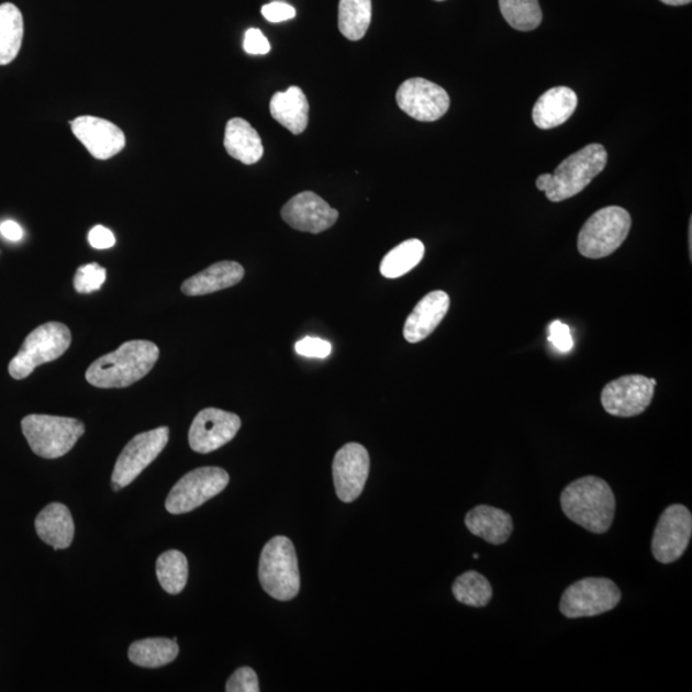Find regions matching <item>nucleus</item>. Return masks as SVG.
<instances>
[{
  "mask_svg": "<svg viewBox=\"0 0 692 692\" xmlns=\"http://www.w3.org/2000/svg\"><path fill=\"white\" fill-rule=\"evenodd\" d=\"M159 348L149 341H131L92 364L85 379L99 389L129 388L144 379L159 359Z\"/></svg>",
  "mask_w": 692,
  "mask_h": 692,
  "instance_id": "nucleus-1",
  "label": "nucleus"
},
{
  "mask_svg": "<svg viewBox=\"0 0 692 692\" xmlns=\"http://www.w3.org/2000/svg\"><path fill=\"white\" fill-rule=\"evenodd\" d=\"M560 505L567 518L592 534H605L615 514V496L610 483L588 476L568 484Z\"/></svg>",
  "mask_w": 692,
  "mask_h": 692,
  "instance_id": "nucleus-2",
  "label": "nucleus"
},
{
  "mask_svg": "<svg viewBox=\"0 0 692 692\" xmlns=\"http://www.w3.org/2000/svg\"><path fill=\"white\" fill-rule=\"evenodd\" d=\"M607 153L603 145L590 144L566 158L556 172L537 177L536 187L553 203L563 202L580 194L606 166Z\"/></svg>",
  "mask_w": 692,
  "mask_h": 692,
  "instance_id": "nucleus-3",
  "label": "nucleus"
},
{
  "mask_svg": "<svg viewBox=\"0 0 692 692\" xmlns=\"http://www.w3.org/2000/svg\"><path fill=\"white\" fill-rule=\"evenodd\" d=\"M259 581L269 596L280 602L294 599L300 590V574L294 544L276 536L260 554Z\"/></svg>",
  "mask_w": 692,
  "mask_h": 692,
  "instance_id": "nucleus-4",
  "label": "nucleus"
},
{
  "mask_svg": "<svg viewBox=\"0 0 692 692\" xmlns=\"http://www.w3.org/2000/svg\"><path fill=\"white\" fill-rule=\"evenodd\" d=\"M21 427L31 450L45 459L66 456L85 434L81 421L48 414L26 415Z\"/></svg>",
  "mask_w": 692,
  "mask_h": 692,
  "instance_id": "nucleus-5",
  "label": "nucleus"
},
{
  "mask_svg": "<svg viewBox=\"0 0 692 692\" xmlns=\"http://www.w3.org/2000/svg\"><path fill=\"white\" fill-rule=\"evenodd\" d=\"M71 342V330L65 323H44L25 338L21 349L10 361L8 372L14 380L26 379L38 366L64 356Z\"/></svg>",
  "mask_w": 692,
  "mask_h": 692,
  "instance_id": "nucleus-6",
  "label": "nucleus"
},
{
  "mask_svg": "<svg viewBox=\"0 0 692 692\" xmlns=\"http://www.w3.org/2000/svg\"><path fill=\"white\" fill-rule=\"evenodd\" d=\"M633 220L621 207H605L592 214L580 231L577 248L581 256L600 259L611 256L626 241Z\"/></svg>",
  "mask_w": 692,
  "mask_h": 692,
  "instance_id": "nucleus-7",
  "label": "nucleus"
},
{
  "mask_svg": "<svg viewBox=\"0 0 692 692\" xmlns=\"http://www.w3.org/2000/svg\"><path fill=\"white\" fill-rule=\"evenodd\" d=\"M622 599V592L610 579L588 577L568 587L561 595L559 610L567 618L595 617L611 612Z\"/></svg>",
  "mask_w": 692,
  "mask_h": 692,
  "instance_id": "nucleus-8",
  "label": "nucleus"
},
{
  "mask_svg": "<svg viewBox=\"0 0 692 692\" xmlns=\"http://www.w3.org/2000/svg\"><path fill=\"white\" fill-rule=\"evenodd\" d=\"M230 476L219 467L197 468L175 484L166 500V510L183 514L197 510L226 489Z\"/></svg>",
  "mask_w": 692,
  "mask_h": 692,
  "instance_id": "nucleus-9",
  "label": "nucleus"
},
{
  "mask_svg": "<svg viewBox=\"0 0 692 692\" xmlns=\"http://www.w3.org/2000/svg\"><path fill=\"white\" fill-rule=\"evenodd\" d=\"M169 440V428L158 427L136 435L127 443L112 473V489L119 491L129 487L146 467L164 451Z\"/></svg>",
  "mask_w": 692,
  "mask_h": 692,
  "instance_id": "nucleus-10",
  "label": "nucleus"
},
{
  "mask_svg": "<svg viewBox=\"0 0 692 692\" xmlns=\"http://www.w3.org/2000/svg\"><path fill=\"white\" fill-rule=\"evenodd\" d=\"M692 535V515L682 504L669 505L661 513L654 531L651 551L661 565H671L679 560L688 546Z\"/></svg>",
  "mask_w": 692,
  "mask_h": 692,
  "instance_id": "nucleus-11",
  "label": "nucleus"
},
{
  "mask_svg": "<svg viewBox=\"0 0 692 692\" xmlns=\"http://www.w3.org/2000/svg\"><path fill=\"white\" fill-rule=\"evenodd\" d=\"M397 103L403 112L421 122L440 120L448 112L450 98L438 85L414 77L400 85Z\"/></svg>",
  "mask_w": 692,
  "mask_h": 692,
  "instance_id": "nucleus-12",
  "label": "nucleus"
},
{
  "mask_svg": "<svg viewBox=\"0 0 692 692\" xmlns=\"http://www.w3.org/2000/svg\"><path fill=\"white\" fill-rule=\"evenodd\" d=\"M654 384L641 375L622 376L607 384L602 391V404L605 412L615 417H635L648 410L654 398Z\"/></svg>",
  "mask_w": 692,
  "mask_h": 692,
  "instance_id": "nucleus-13",
  "label": "nucleus"
},
{
  "mask_svg": "<svg viewBox=\"0 0 692 692\" xmlns=\"http://www.w3.org/2000/svg\"><path fill=\"white\" fill-rule=\"evenodd\" d=\"M241 427L242 420L235 413L207 408L191 423L190 448L200 454L217 450L233 440Z\"/></svg>",
  "mask_w": 692,
  "mask_h": 692,
  "instance_id": "nucleus-14",
  "label": "nucleus"
},
{
  "mask_svg": "<svg viewBox=\"0 0 692 692\" xmlns=\"http://www.w3.org/2000/svg\"><path fill=\"white\" fill-rule=\"evenodd\" d=\"M369 454L364 445L349 443L336 453L333 475L338 499L344 503L357 500L366 487Z\"/></svg>",
  "mask_w": 692,
  "mask_h": 692,
  "instance_id": "nucleus-15",
  "label": "nucleus"
},
{
  "mask_svg": "<svg viewBox=\"0 0 692 692\" xmlns=\"http://www.w3.org/2000/svg\"><path fill=\"white\" fill-rule=\"evenodd\" d=\"M281 217L302 233L321 234L335 225L338 212L315 192L303 191L282 207Z\"/></svg>",
  "mask_w": 692,
  "mask_h": 692,
  "instance_id": "nucleus-16",
  "label": "nucleus"
},
{
  "mask_svg": "<svg viewBox=\"0 0 692 692\" xmlns=\"http://www.w3.org/2000/svg\"><path fill=\"white\" fill-rule=\"evenodd\" d=\"M69 123L77 141L97 159H110L125 148V134L110 121L94 115H81Z\"/></svg>",
  "mask_w": 692,
  "mask_h": 692,
  "instance_id": "nucleus-17",
  "label": "nucleus"
},
{
  "mask_svg": "<svg viewBox=\"0 0 692 692\" xmlns=\"http://www.w3.org/2000/svg\"><path fill=\"white\" fill-rule=\"evenodd\" d=\"M450 306L445 291L436 290L423 297L405 321L403 334L408 343L425 341L440 325Z\"/></svg>",
  "mask_w": 692,
  "mask_h": 692,
  "instance_id": "nucleus-18",
  "label": "nucleus"
},
{
  "mask_svg": "<svg viewBox=\"0 0 692 692\" xmlns=\"http://www.w3.org/2000/svg\"><path fill=\"white\" fill-rule=\"evenodd\" d=\"M245 269L237 261H217L181 284V291L188 297H202L235 287L244 279Z\"/></svg>",
  "mask_w": 692,
  "mask_h": 692,
  "instance_id": "nucleus-19",
  "label": "nucleus"
},
{
  "mask_svg": "<svg viewBox=\"0 0 692 692\" xmlns=\"http://www.w3.org/2000/svg\"><path fill=\"white\" fill-rule=\"evenodd\" d=\"M465 522L469 533L492 545L506 543L513 533L511 514L495 506L477 505L467 513Z\"/></svg>",
  "mask_w": 692,
  "mask_h": 692,
  "instance_id": "nucleus-20",
  "label": "nucleus"
},
{
  "mask_svg": "<svg viewBox=\"0 0 692 692\" xmlns=\"http://www.w3.org/2000/svg\"><path fill=\"white\" fill-rule=\"evenodd\" d=\"M577 96L567 87L551 88L538 98L533 119L538 129L550 130L563 125L574 113Z\"/></svg>",
  "mask_w": 692,
  "mask_h": 692,
  "instance_id": "nucleus-21",
  "label": "nucleus"
},
{
  "mask_svg": "<svg viewBox=\"0 0 692 692\" xmlns=\"http://www.w3.org/2000/svg\"><path fill=\"white\" fill-rule=\"evenodd\" d=\"M38 537L53 549L69 548L75 536V523L71 512L60 503L46 505L35 520Z\"/></svg>",
  "mask_w": 692,
  "mask_h": 692,
  "instance_id": "nucleus-22",
  "label": "nucleus"
},
{
  "mask_svg": "<svg viewBox=\"0 0 692 692\" xmlns=\"http://www.w3.org/2000/svg\"><path fill=\"white\" fill-rule=\"evenodd\" d=\"M272 118L288 129L291 134L300 135L308 126L310 103L304 91L298 87H291L287 91L276 92L269 104Z\"/></svg>",
  "mask_w": 692,
  "mask_h": 692,
  "instance_id": "nucleus-23",
  "label": "nucleus"
},
{
  "mask_svg": "<svg viewBox=\"0 0 692 692\" xmlns=\"http://www.w3.org/2000/svg\"><path fill=\"white\" fill-rule=\"evenodd\" d=\"M225 148L231 157L244 165H254L264 156L261 138L248 121L231 119L225 131Z\"/></svg>",
  "mask_w": 692,
  "mask_h": 692,
  "instance_id": "nucleus-24",
  "label": "nucleus"
},
{
  "mask_svg": "<svg viewBox=\"0 0 692 692\" xmlns=\"http://www.w3.org/2000/svg\"><path fill=\"white\" fill-rule=\"evenodd\" d=\"M179 651V645L174 638H144L131 644L129 659L138 667L159 668L172 663Z\"/></svg>",
  "mask_w": 692,
  "mask_h": 692,
  "instance_id": "nucleus-25",
  "label": "nucleus"
},
{
  "mask_svg": "<svg viewBox=\"0 0 692 692\" xmlns=\"http://www.w3.org/2000/svg\"><path fill=\"white\" fill-rule=\"evenodd\" d=\"M23 31L19 8L12 3L0 4V66L10 65L19 56Z\"/></svg>",
  "mask_w": 692,
  "mask_h": 692,
  "instance_id": "nucleus-26",
  "label": "nucleus"
},
{
  "mask_svg": "<svg viewBox=\"0 0 692 692\" xmlns=\"http://www.w3.org/2000/svg\"><path fill=\"white\" fill-rule=\"evenodd\" d=\"M371 20L372 0H341L338 3V30L349 41L364 38Z\"/></svg>",
  "mask_w": 692,
  "mask_h": 692,
  "instance_id": "nucleus-27",
  "label": "nucleus"
},
{
  "mask_svg": "<svg viewBox=\"0 0 692 692\" xmlns=\"http://www.w3.org/2000/svg\"><path fill=\"white\" fill-rule=\"evenodd\" d=\"M423 256H425V245L418 238H410L383 257L380 272L387 279H398L417 267Z\"/></svg>",
  "mask_w": 692,
  "mask_h": 692,
  "instance_id": "nucleus-28",
  "label": "nucleus"
},
{
  "mask_svg": "<svg viewBox=\"0 0 692 692\" xmlns=\"http://www.w3.org/2000/svg\"><path fill=\"white\" fill-rule=\"evenodd\" d=\"M189 576L188 559L179 550H168L157 560V577L160 587L168 594L177 595L187 587Z\"/></svg>",
  "mask_w": 692,
  "mask_h": 692,
  "instance_id": "nucleus-29",
  "label": "nucleus"
},
{
  "mask_svg": "<svg viewBox=\"0 0 692 692\" xmlns=\"http://www.w3.org/2000/svg\"><path fill=\"white\" fill-rule=\"evenodd\" d=\"M453 595L459 603L483 607L490 603L492 599L491 583L487 577L479 572L469 571L460 574L453 583Z\"/></svg>",
  "mask_w": 692,
  "mask_h": 692,
  "instance_id": "nucleus-30",
  "label": "nucleus"
},
{
  "mask_svg": "<svg viewBox=\"0 0 692 692\" xmlns=\"http://www.w3.org/2000/svg\"><path fill=\"white\" fill-rule=\"evenodd\" d=\"M499 7L505 21L518 31L535 30L543 21L538 0H499Z\"/></svg>",
  "mask_w": 692,
  "mask_h": 692,
  "instance_id": "nucleus-31",
  "label": "nucleus"
},
{
  "mask_svg": "<svg viewBox=\"0 0 692 692\" xmlns=\"http://www.w3.org/2000/svg\"><path fill=\"white\" fill-rule=\"evenodd\" d=\"M107 279L105 268L98 264L83 265L77 269L74 277V288L80 294H90V292L102 289Z\"/></svg>",
  "mask_w": 692,
  "mask_h": 692,
  "instance_id": "nucleus-32",
  "label": "nucleus"
},
{
  "mask_svg": "<svg viewBox=\"0 0 692 692\" xmlns=\"http://www.w3.org/2000/svg\"><path fill=\"white\" fill-rule=\"evenodd\" d=\"M227 692H258L259 682L257 673L249 667L236 669L226 683Z\"/></svg>",
  "mask_w": 692,
  "mask_h": 692,
  "instance_id": "nucleus-33",
  "label": "nucleus"
},
{
  "mask_svg": "<svg viewBox=\"0 0 692 692\" xmlns=\"http://www.w3.org/2000/svg\"><path fill=\"white\" fill-rule=\"evenodd\" d=\"M295 351L299 356L306 358H327L333 351V346L319 337H304L295 344Z\"/></svg>",
  "mask_w": 692,
  "mask_h": 692,
  "instance_id": "nucleus-34",
  "label": "nucleus"
},
{
  "mask_svg": "<svg viewBox=\"0 0 692 692\" xmlns=\"http://www.w3.org/2000/svg\"><path fill=\"white\" fill-rule=\"evenodd\" d=\"M244 51L252 56H265L271 51V44L259 29H249L244 36Z\"/></svg>",
  "mask_w": 692,
  "mask_h": 692,
  "instance_id": "nucleus-35",
  "label": "nucleus"
},
{
  "mask_svg": "<svg viewBox=\"0 0 692 692\" xmlns=\"http://www.w3.org/2000/svg\"><path fill=\"white\" fill-rule=\"evenodd\" d=\"M549 341L560 351L567 353L573 348L571 330L560 321H554L550 325Z\"/></svg>",
  "mask_w": 692,
  "mask_h": 692,
  "instance_id": "nucleus-36",
  "label": "nucleus"
},
{
  "mask_svg": "<svg viewBox=\"0 0 692 692\" xmlns=\"http://www.w3.org/2000/svg\"><path fill=\"white\" fill-rule=\"evenodd\" d=\"M264 18L272 23H279L294 19L297 15L295 8L284 2H272L261 8Z\"/></svg>",
  "mask_w": 692,
  "mask_h": 692,
  "instance_id": "nucleus-37",
  "label": "nucleus"
},
{
  "mask_svg": "<svg viewBox=\"0 0 692 692\" xmlns=\"http://www.w3.org/2000/svg\"><path fill=\"white\" fill-rule=\"evenodd\" d=\"M89 243L94 249H110L115 244V237L111 230L104 226H96L90 230Z\"/></svg>",
  "mask_w": 692,
  "mask_h": 692,
  "instance_id": "nucleus-38",
  "label": "nucleus"
},
{
  "mask_svg": "<svg viewBox=\"0 0 692 692\" xmlns=\"http://www.w3.org/2000/svg\"><path fill=\"white\" fill-rule=\"evenodd\" d=\"M0 234H2L7 241L19 242L23 236V231L19 223L4 221L2 225H0Z\"/></svg>",
  "mask_w": 692,
  "mask_h": 692,
  "instance_id": "nucleus-39",
  "label": "nucleus"
},
{
  "mask_svg": "<svg viewBox=\"0 0 692 692\" xmlns=\"http://www.w3.org/2000/svg\"><path fill=\"white\" fill-rule=\"evenodd\" d=\"M660 2L667 5H684L690 4L691 0H660Z\"/></svg>",
  "mask_w": 692,
  "mask_h": 692,
  "instance_id": "nucleus-40",
  "label": "nucleus"
},
{
  "mask_svg": "<svg viewBox=\"0 0 692 692\" xmlns=\"http://www.w3.org/2000/svg\"><path fill=\"white\" fill-rule=\"evenodd\" d=\"M649 380L654 384V387H657V380H654V379H649Z\"/></svg>",
  "mask_w": 692,
  "mask_h": 692,
  "instance_id": "nucleus-41",
  "label": "nucleus"
},
{
  "mask_svg": "<svg viewBox=\"0 0 692 692\" xmlns=\"http://www.w3.org/2000/svg\"><path fill=\"white\" fill-rule=\"evenodd\" d=\"M435 2H444V0H435Z\"/></svg>",
  "mask_w": 692,
  "mask_h": 692,
  "instance_id": "nucleus-42",
  "label": "nucleus"
}]
</instances>
